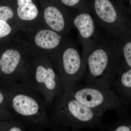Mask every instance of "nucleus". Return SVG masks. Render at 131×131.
Returning a JSON list of instances; mask_svg holds the SVG:
<instances>
[{"mask_svg": "<svg viewBox=\"0 0 131 131\" xmlns=\"http://www.w3.org/2000/svg\"><path fill=\"white\" fill-rule=\"evenodd\" d=\"M58 74L63 91L82 82L85 64L77 45L69 40L50 57Z\"/></svg>", "mask_w": 131, "mask_h": 131, "instance_id": "obj_7", "label": "nucleus"}, {"mask_svg": "<svg viewBox=\"0 0 131 131\" xmlns=\"http://www.w3.org/2000/svg\"><path fill=\"white\" fill-rule=\"evenodd\" d=\"M117 1H118L119 2L121 3H122V4H123V5H124L126 7H127L125 5L126 3V2L128 3L129 5L131 6V0H117ZM128 9H129V8H128Z\"/></svg>", "mask_w": 131, "mask_h": 131, "instance_id": "obj_20", "label": "nucleus"}, {"mask_svg": "<svg viewBox=\"0 0 131 131\" xmlns=\"http://www.w3.org/2000/svg\"><path fill=\"white\" fill-rule=\"evenodd\" d=\"M77 12L72 16V24L78 32L79 41L82 47V54H83L101 36L88 2Z\"/></svg>", "mask_w": 131, "mask_h": 131, "instance_id": "obj_8", "label": "nucleus"}, {"mask_svg": "<svg viewBox=\"0 0 131 131\" xmlns=\"http://www.w3.org/2000/svg\"><path fill=\"white\" fill-rule=\"evenodd\" d=\"M47 3L43 11L44 19L46 25L51 30L66 35L73 27V15L58 0H49Z\"/></svg>", "mask_w": 131, "mask_h": 131, "instance_id": "obj_9", "label": "nucleus"}, {"mask_svg": "<svg viewBox=\"0 0 131 131\" xmlns=\"http://www.w3.org/2000/svg\"><path fill=\"white\" fill-rule=\"evenodd\" d=\"M118 40L119 43L121 64L125 68H131V34Z\"/></svg>", "mask_w": 131, "mask_h": 131, "instance_id": "obj_14", "label": "nucleus"}, {"mask_svg": "<svg viewBox=\"0 0 131 131\" xmlns=\"http://www.w3.org/2000/svg\"><path fill=\"white\" fill-rule=\"evenodd\" d=\"M20 82L28 84L39 93L49 108L57 96L63 91L50 57L38 58L28 62Z\"/></svg>", "mask_w": 131, "mask_h": 131, "instance_id": "obj_5", "label": "nucleus"}, {"mask_svg": "<svg viewBox=\"0 0 131 131\" xmlns=\"http://www.w3.org/2000/svg\"><path fill=\"white\" fill-rule=\"evenodd\" d=\"M104 113L87 107L63 91L49 108L51 124L62 127L97 125Z\"/></svg>", "mask_w": 131, "mask_h": 131, "instance_id": "obj_4", "label": "nucleus"}, {"mask_svg": "<svg viewBox=\"0 0 131 131\" xmlns=\"http://www.w3.org/2000/svg\"><path fill=\"white\" fill-rule=\"evenodd\" d=\"M96 25L108 38L119 40L131 34V10L116 0H87Z\"/></svg>", "mask_w": 131, "mask_h": 131, "instance_id": "obj_3", "label": "nucleus"}, {"mask_svg": "<svg viewBox=\"0 0 131 131\" xmlns=\"http://www.w3.org/2000/svg\"><path fill=\"white\" fill-rule=\"evenodd\" d=\"M1 57H0V68H1Z\"/></svg>", "mask_w": 131, "mask_h": 131, "instance_id": "obj_22", "label": "nucleus"}, {"mask_svg": "<svg viewBox=\"0 0 131 131\" xmlns=\"http://www.w3.org/2000/svg\"><path fill=\"white\" fill-rule=\"evenodd\" d=\"M111 89L116 94L126 108L130 111L131 68H125L121 64L112 82Z\"/></svg>", "mask_w": 131, "mask_h": 131, "instance_id": "obj_10", "label": "nucleus"}, {"mask_svg": "<svg viewBox=\"0 0 131 131\" xmlns=\"http://www.w3.org/2000/svg\"><path fill=\"white\" fill-rule=\"evenodd\" d=\"M10 107L14 117L37 128L51 124L49 108L42 95L28 84L18 82L8 87Z\"/></svg>", "mask_w": 131, "mask_h": 131, "instance_id": "obj_2", "label": "nucleus"}, {"mask_svg": "<svg viewBox=\"0 0 131 131\" xmlns=\"http://www.w3.org/2000/svg\"><path fill=\"white\" fill-rule=\"evenodd\" d=\"M127 122H122L118 125L113 131H131L130 125L127 124Z\"/></svg>", "mask_w": 131, "mask_h": 131, "instance_id": "obj_19", "label": "nucleus"}, {"mask_svg": "<svg viewBox=\"0 0 131 131\" xmlns=\"http://www.w3.org/2000/svg\"><path fill=\"white\" fill-rule=\"evenodd\" d=\"M61 5L66 8L78 10L87 2V0H58Z\"/></svg>", "mask_w": 131, "mask_h": 131, "instance_id": "obj_16", "label": "nucleus"}, {"mask_svg": "<svg viewBox=\"0 0 131 131\" xmlns=\"http://www.w3.org/2000/svg\"><path fill=\"white\" fill-rule=\"evenodd\" d=\"M66 91L70 95L87 107L104 113L114 110L119 115L130 113L112 90L83 83H77Z\"/></svg>", "mask_w": 131, "mask_h": 131, "instance_id": "obj_6", "label": "nucleus"}, {"mask_svg": "<svg viewBox=\"0 0 131 131\" xmlns=\"http://www.w3.org/2000/svg\"><path fill=\"white\" fill-rule=\"evenodd\" d=\"M34 131H46L44 130H43V129H41V128H38L37 130H35Z\"/></svg>", "mask_w": 131, "mask_h": 131, "instance_id": "obj_21", "label": "nucleus"}, {"mask_svg": "<svg viewBox=\"0 0 131 131\" xmlns=\"http://www.w3.org/2000/svg\"><path fill=\"white\" fill-rule=\"evenodd\" d=\"M14 15L13 9L7 5L0 6V20L6 21L12 18Z\"/></svg>", "mask_w": 131, "mask_h": 131, "instance_id": "obj_17", "label": "nucleus"}, {"mask_svg": "<svg viewBox=\"0 0 131 131\" xmlns=\"http://www.w3.org/2000/svg\"><path fill=\"white\" fill-rule=\"evenodd\" d=\"M12 31V28L6 21L0 20V38L5 37Z\"/></svg>", "mask_w": 131, "mask_h": 131, "instance_id": "obj_18", "label": "nucleus"}, {"mask_svg": "<svg viewBox=\"0 0 131 131\" xmlns=\"http://www.w3.org/2000/svg\"><path fill=\"white\" fill-rule=\"evenodd\" d=\"M0 131H26L24 123L18 118L14 117L7 121H1Z\"/></svg>", "mask_w": 131, "mask_h": 131, "instance_id": "obj_15", "label": "nucleus"}, {"mask_svg": "<svg viewBox=\"0 0 131 131\" xmlns=\"http://www.w3.org/2000/svg\"><path fill=\"white\" fill-rule=\"evenodd\" d=\"M16 13L20 19L30 21L38 15V8L34 0H16Z\"/></svg>", "mask_w": 131, "mask_h": 131, "instance_id": "obj_12", "label": "nucleus"}, {"mask_svg": "<svg viewBox=\"0 0 131 131\" xmlns=\"http://www.w3.org/2000/svg\"><path fill=\"white\" fill-rule=\"evenodd\" d=\"M64 35L51 29H45L37 33L34 41L39 47L53 51V55L70 40H64Z\"/></svg>", "mask_w": 131, "mask_h": 131, "instance_id": "obj_11", "label": "nucleus"}, {"mask_svg": "<svg viewBox=\"0 0 131 131\" xmlns=\"http://www.w3.org/2000/svg\"><path fill=\"white\" fill-rule=\"evenodd\" d=\"M85 64L83 83L110 89L121 63L119 40L100 36L82 54Z\"/></svg>", "mask_w": 131, "mask_h": 131, "instance_id": "obj_1", "label": "nucleus"}, {"mask_svg": "<svg viewBox=\"0 0 131 131\" xmlns=\"http://www.w3.org/2000/svg\"><path fill=\"white\" fill-rule=\"evenodd\" d=\"M11 98L9 90L0 85V121H7L14 117L10 107Z\"/></svg>", "mask_w": 131, "mask_h": 131, "instance_id": "obj_13", "label": "nucleus"}]
</instances>
